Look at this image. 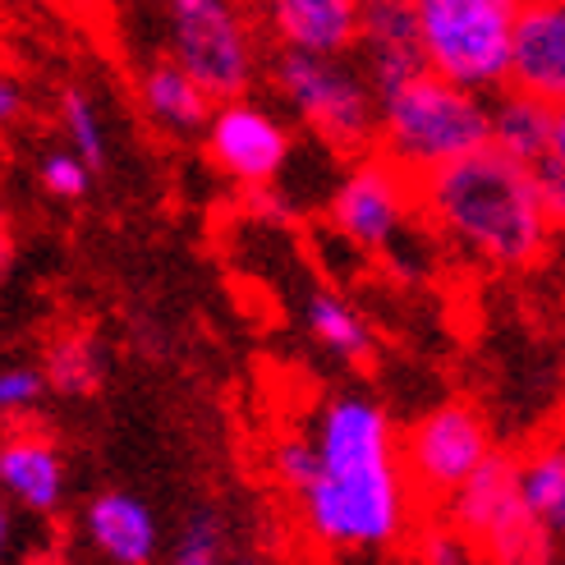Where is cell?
<instances>
[{"label":"cell","mask_w":565,"mask_h":565,"mask_svg":"<svg viewBox=\"0 0 565 565\" xmlns=\"http://www.w3.org/2000/svg\"><path fill=\"white\" fill-rule=\"evenodd\" d=\"M46 395H51V382H46L42 359L38 363L19 359V363H6V369H0V414H6V423L33 418Z\"/></svg>","instance_id":"obj_24"},{"label":"cell","mask_w":565,"mask_h":565,"mask_svg":"<svg viewBox=\"0 0 565 565\" xmlns=\"http://www.w3.org/2000/svg\"><path fill=\"white\" fill-rule=\"evenodd\" d=\"M203 157L216 166L221 180L258 193V189H276V180L290 171L295 138H290V125L271 106L253 102L244 93V97L216 102L212 120L203 129Z\"/></svg>","instance_id":"obj_10"},{"label":"cell","mask_w":565,"mask_h":565,"mask_svg":"<svg viewBox=\"0 0 565 565\" xmlns=\"http://www.w3.org/2000/svg\"><path fill=\"white\" fill-rule=\"evenodd\" d=\"M93 175L97 166L78 157L70 143H51L46 152H38V189L55 203H83L93 193Z\"/></svg>","instance_id":"obj_23"},{"label":"cell","mask_w":565,"mask_h":565,"mask_svg":"<svg viewBox=\"0 0 565 565\" xmlns=\"http://www.w3.org/2000/svg\"><path fill=\"white\" fill-rule=\"evenodd\" d=\"M55 125H61V143H70L78 157H88L97 171L106 166V125H102V106L83 83H65L55 93Z\"/></svg>","instance_id":"obj_21"},{"label":"cell","mask_w":565,"mask_h":565,"mask_svg":"<svg viewBox=\"0 0 565 565\" xmlns=\"http://www.w3.org/2000/svg\"><path fill=\"white\" fill-rule=\"evenodd\" d=\"M138 110L166 138H203L216 97L198 83L175 55H157L138 70Z\"/></svg>","instance_id":"obj_15"},{"label":"cell","mask_w":565,"mask_h":565,"mask_svg":"<svg viewBox=\"0 0 565 565\" xmlns=\"http://www.w3.org/2000/svg\"><path fill=\"white\" fill-rule=\"evenodd\" d=\"M354 61L369 70L377 93H386V88H395V83H405V78L428 70L414 0H363Z\"/></svg>","instance_id":"obj_11"},{"label":"cell","mask_w":565,"mask_h":565,"mask_svg":"<svg viewBox=\"0 0 565 565\" xmlns=\"http://www.w3.org/2000/svg\"><path fill=\"white\" fill-rule=\"evenodd\" d=\"M492 143V102L437 70H423L382 93V134L386 152L414 180L441 171L478 148Z\"/></svg>","instance_id":"obj_3"},{"label":"cell","mask_w":565,"mask_h":565,"mask_svg":"<svg viewBox=\"0 0 565 565\" xmlns=\"http://www.w3.org/2000/svg\"><path fill=\"white\" fill-rule=\"evenodd\" d=\"M515 88L565 102V0H524L511 42V78Z\"/></svg>","instance_id":"obj_13"},{"label":"cell","mask_w":565,"mask_h":565,"mask_svg":"<svg viewBox=\"0 0 565 565\" xmlns=\"http://www.w3.org/2000/svg\"><path fill=\"white\" fill-rule=\"evenodd\" d=\"M166 561L171 565H221L231 561V529H225V515L216 505H193V511L180 520L171 547H166Z\"/></svg>","instance_id":"obj_22"},{"label":"cell","mask_w":565,"mask_h":565,"mask_svg":"<svg viewBox=\"0 0 565 565\" xmlns=\"http://www.w3.org/2000/svg\"><path fill=\"white\" fill-rule=\"evenodd\" d=\"M19 6H28V10H42V14H51V10H65L70 0H19Z\"/></svg>","instance_id":"obj_29"},{"label":"cell","mask_w":565,"mask_h":565,"mask_svg":"<svg viewBox=\"0 0 565 565\" xmlns=\"http://www.w3.org/2000/svg\"><path fill=\"white\" fill-rule=\"evenodd\" d=\"M42 369L51 382V395L65 401H88L106 382V350L88 327H65L55 331L42 350Z\"/></svg>","instance_id":"obj_20"},{"label":"cell","mask_w":565,"mask_h":565,"mask_svg":"<svg viewBox=\"0 0 565 565\" xmlns=\"http://www.w3.org/2000/svg\"><path fill=\"white\" fill-rule=\"evenodd\" d=\"M313 473L290 497L303 539L322 552H391L414 524V483L395 423L363 391L327 395L303 423Z\"/></svg>","instance_id":"obj_1"},{"label":"cell","mask_w":565,"mask_h":565,"mask_svg":"<svg viewBox=\"0 0 565 565\" xmlns=\"http://www.w3.org/2000/svg\"><path fill=\"white\" fill-rule=\"evenodd\" d=\"M418 216L450 253L483 271H529L556 235L533 166L492 143L423 175Z\"/></svg>","instance_id":"obj_2"},{"label":"cell","mask_w":565,"mask_h":565,"mask_svg":"<svg viewBox=\"0 0 565 565\" xmlns=\"http://www.w3.org/2000/svg\"><path fill=\"white\" fill-rule=\"evenodd\" d=\"M0 492L14 501L23 515L55 520L70 492V469L65 456L46 433L38 428H14L0 441Z\"/></svg>","instance_id":"obj_12"},{"label":"cell","mask_w":565,"mask_h":565,"mask_svg":"<svg viewBox=\"0 0 565 565\" xmlns=\"http://www.w3.org/2000/svg\"><path fill=\"white\" fill-rule=\"evenodd\" d=\"M441 511L478 547V556L511 561V565L515 561H556L547 539L529 515V501L520 492V473H515V456H501L497 450Z\"/></svg>","instance_id":"obj_9"},{"label":"cell","mask_w":565,"mask_h":565,"mask_svg":"<svg viewBox=\"0 0 565 565\" xmlns=\"http://www.w3.org/2000/svg\"><path fill=\"white\" fill-rule=\"evenodd\" d=\"M524 0H414L428 70L497 93L511 78V42Z\"/></svg>","instance_id":"obj_6"},{"label":"cell","mask_w":565,"mask_h":565,"mask_svg":"<svg viewBox=\"0 0 565 565\" xmlns=\"http://www.w3.org/2000/svg\"><path fill=\"white\" fill-rule=\"evenodd\" d=\"M492 102V148L511 152L524 166H539L543 157H552V134H556V106L533 97L515 83L488 93Z\"/></svg>","instance_id":"obj_17"},{"label":"cell","mask_w":565,"mask_h":565,"mask_svg":"<svg viewBox=\"0 0 565 565\" xmlns=\"http://www.w3.org/2000/svg\"><path fill=\"white\" fill-rule=\"evenodd\" d=\"M520 492L529 501V515L547 539L552 556L565 552V437H547L524 456H515Z\"/></svg>","instance_id":"obj_18"},{"label":"cell","mask_w":565,"mask_h":565,"mask_svg":"<svg viewBox=\"0 0 565 565\" xmlns=\"http://www.w3.org/2000/svg\"><path fill=\"white\" fill-rule=\"evenodd\" d=\"M552 157L565 166V102L556 106V134H552Z\"/></svg>","instance_id":"obj_28"},{"label":"cell","mask_w":565,"mask_h":565,"mask_svg":"<svg viewBox=\"0 0 565 565\" xmlns=\"http://www.w3.org/2000/svg\"><path fill=\"white\" fill-rule=\"evenodd\" d=\"M78 533L110 565H152L161 552V529L143 497L134 492H97L78 515Z\"/></svg>","instance_id":"obj_14"},{"label":"cell","mask_w":565,"mask_h":565,"mask_svg":"<svg viewBox=\"0 0 565 565\" xmlns=\"http://www.w3.org/2000/svg\"><path fill=\"white\" fill-rule=\"evenodd\" d=\"M409 556L423 565H469V561H478V547L446 520V524L418 529V539L409 543Z\"/></svg>","instance_id":"obj_25"},{"label":"cell","mask_w":565,"mask_h":565,"mask_svg":"<svg viewBox=\"0 0 565 565\" xmlns=\"http://www.w3.org/2000/svg\"><path fill=\"white\" fill-rule=\"evenodd\" d=\"M303 331L322 354H331L345 369H363L377 350V335L369 318L341 290H308L303 299Z\"/></svg>","instance_id":"obj_19"},{"label":"cell","mask_w":565,"mask_h":565,"mask_svg":"<svg viewBox=\"0 0 565 565\" xmlns=\"http://www.w3.org/2000/svg\"><path fill=\"white\" fill-rule=\"evenodd\" d=\"M363 0H263V23L276 46L354 55Z\"/></svg>","instance_id":"obj_16"},{"label":"cell","mask_w":565,"mask_h":565,"mask_svg":"<svg viewBox=\"0 0 565 565\" xmlns=\"http://www.w3.org/2000/svg\"><path fill=\"white\" fill-rule=\"evenodd\" d=\"M161 51L225 102L253 93L263 74V42L244 0H157Z\"/></svg>","instance_id":"obj_5"},{"label":"cell","mask_w":565,"mask_h":565,"mask_svg":"<svg viewBox=\"0 0 565 565\" xmlns=\"http://www.w3.org/2000/svg\"><path fill=\"white\" fill-rule=\"evenodd\" d=\"M533 180H539V198H543V212L556 231H565V166L556 157H543L533 166Z\"/></svg>","instance_id":"obj_26"},{"label":"cell","mask_w":565,"mask_h":565,"mask_svg":"<svg viewBox=\"0 0 565 565\" xmlns=\"http://www.w3.org/2000/svg\"><path fill=\"white\" fill-rule=\"evenodd\" d=\"M23 110H28L23 83H19L14 74H0V120H6V125H19V120H23Z\"/></svg>","instance_id":"obj_27"},{"label":"cell","mask_w":565,"mask_h":565,"mask_svg":"<svg viewBox=\"0 0 565 565\" xmlns=\"http://www.w3.org/2000/svg\"><path fill=\"white\" fill-rule=\"evenodd\" d=\"M271 88L280 106L335 157H363L382 134V93L354 55L290 51L271 55Z\"/></svg>","instance_id":"obj_4"},{"label":"cell","mask_w":565,"mask_h":565,"mask_svg":"<svg viewBox=\"0 0 565 565\" xmlns=\"http://www.w3.org/2000/svg\"><path fill=\"white\" fill-rule=\"evenodd\" d=\"M414 212H418V180L401 171L386 152L354 157V166L335 180L327 198V225L359 253H373V258H391L401 248Z\"/></svg>","instance_id":"obj_7"},{"label":"cell","mask_w":565,"mask_h":565,"mask_svg":"<svg viewBox=\"0 0 565 565\" xmlns=\"http://www.w3.org/2000/svg\"><path fill=\"white\" fill-rule=\"evenodd\" d=\"M401 456H405L418 501L446 505L497 456V446H492L488 418L469 401H437L433 409H423L405 428Z\"/></svg>","instance_id":"obj_8"}]
</instances>
